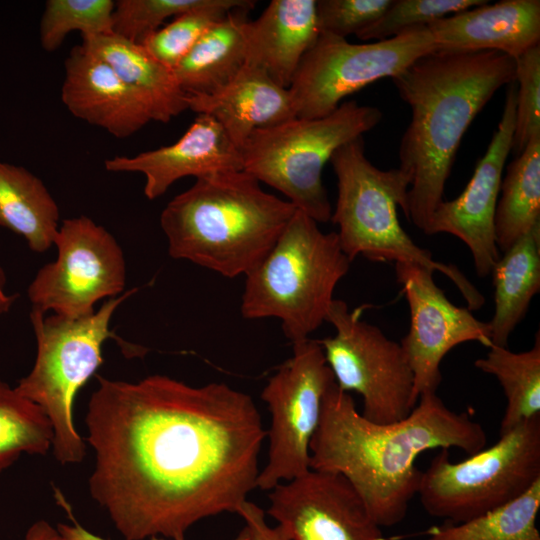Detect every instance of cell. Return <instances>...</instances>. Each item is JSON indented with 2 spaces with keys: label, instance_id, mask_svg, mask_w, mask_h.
<instances>
[{
  "label": "cell",
  "instance_id": "5b68a950",
  "mask_svg": "<svg viewBox=\"0 0 540 540\" xmlns=\"http://www.w3.org/2000/svg\"><path fill=\"white\" fill-rule=\"evenodd\" d=\"M363 136L335 150L330 158L338 196L331 219L345 255L376 262L413 263L440 272L458 288L469 310L481 308L483 295L454 265L438 262L401 227L397 207L407 215L410 179L398 168L381 170L365 156Z\"/></svg>",
  "mask_w": 540,
  "mask_h": 540
},
{
  "label": "cell",
  "instance_id": "f546056e",
  "mask_svg": "<svg viewBox=\"0 0 540 540\" xmlns=\"http://www.w3.org/2000/svg\"><path fill=\"white\" fill-rule=\"evenodd\" d=\"M255 4L252 0H208L206 4L175 17L148 35L141 44L158 62L173 71L214 23L231 11H249Z\"/></svg>",
  "mask_w": 540,
  "mask_h": 540
},
{
  "label": "cell",
  "instance_id": "1f68e13d",
  "mask_svg": "<svg viewBox=\"0 0 540 540\" xmlns=\"http://www.w3.org/2000/svg\"><path fill=\"white\" fill-rule=\"evenodd\" d=\"M486 0H393L375 22L356 37L362 41H381L404 30L428 24L486 3Z\"/></svg>",
  "mask_w": 540,
  "mask_h": 540
},
{
  "label": "cell",
  "instance_id": "d4e9b609",
  "mask_svg": "<svg viewBox=\"0 0 540 540\" xmlns=\"http://www.w3.org/2000/svg\"><path fill=\"white\" fill-rule=\"evenodd\" d=\"M59 218V207L39 177L0 161V226L24 238L33 252L44 253L54 245Z\"/></svg>",
  "mask_w": 540,
  "mask_h": 540
},
{
  "label": "cell",
  "instance_id": "f35d334b",
  "mask_svg": "<svg viewBox=\"0 0 540 540\" xmlns=\"http://www.w3.org/2000/svg\"><path fill=\"white\" fill-rule=\"evenodd\" d=\"M6 274L4 269L0 266V317L6 314L18 298V294H8L6 291Z\"/></svg>",
  "mask_w": 540,
  "mask_h": 540
},
{
  "label": "cell",
  "instance_id": "ba28073f",
  "mask_svg": "<svg viewBox=\"0 0 540 540\" xmlns=\"http://www.w3.org/2000/svg\"><path fill=\"white\" fill-rule=\"evenodd\" d=\"M382 116L377 107L344 101L325 117H296L257 130L240 149L243 171L281 192L317 223H326L332 207L322 182L324 165L337 148L373 129Z\"/></svg>",
  "mask_w": 540,
  "mask_h": 540
},
{
  "label": "cell",
  "instance_id": "83f0119b",
  "mask_svg": "<svg viewBox=\"0 0 540 540\" xmlns=\"http://www.w3.org/2000/svg\"><path fill=\"white\" fill-rule=\"evenodd\" d=\"M540 480L511 502L465 522L432 528L426 540H540Z\"/></svg>",
  "mask_w": 540,
  "mask_h": 540
},
{
  "label": "cell",
  "instance_id": "7a4b0ae2",
  "mask_svg": "<svg viewBox=\"0 0 540 540\" xmlns=\"http://www.w3.org/2000/svg\"><path fill=\"white\" fill-rule=\"evenodd\" d=\"M418 400L405 419L377 424L335 382L310 442V469L344 476L380 527L405 518L418 493L423 471L415 463L422 452L454 447L473 455L486 446L485 430L467 413L450 410L436 393Z\"/></svg>",
  "mask_w": 540,
  "mask_h": 540
},
{
  "label": "cell",
  "instance_id": "4dcf8cb0",
  "mask_svg": "<svg viewBox=\"0 0 540 540\" xmlns=\"http://www.w3.org/2000/svg\"><path fill=\"white\" fill-rule=\"evenodd\" d=\"M112 0H48L40 20V43L54 52L66 36L79 31L81 36L112 33Z\"/></svg>",
  "mask_w": 540,
  "mask_h": 540
},
{
  "label": "cell",
  "instance_id": "d6986e66",
  "mask_svg": "<svg viewBox=\"0 0 540 540\" xmlns=\"http://www.w3.org/2000/svg\"><path fill=\"white\" fill-rule=\"evenodd\" d=\"M437 48L495 50L514 60L540 43V1L502 0L427 25Z\"/></svg>",
  "mask_w": 540,
  "mask_h": 540
},
{
  "label": "cell",
  "instance_id": "e575fe53",
  "mask_svg": "<svg viewBox=\"0 0 540 540\" xmlns=\"http://www.w3.org/2000/svg\"><path fill=\"white\" fill-rule=\"evenodd\" d=\"M393 0H316L320 33L346 38L357 34L389 8Z\"/></svg>",
  "mask_w": 540,
  "mask_h": 540
},
{
  "label": "cell",
  "instance_id": "e0dca14e",
  "mask_svg": "<svg viewBox=\"0 0 540 540\" xmlns=\"http://www.w3.org/2000/svg\"><path fill=\"white\" fill-rule=\"evenodd\" d=\"M109 172L141 173L144 195L161 197L176 181L187 176L196 179L243 170L240 149L211 116L198 114L175 143L134 156H114L105 160Z\"/></svg>",
  "mask_w": 540,
  "mask_h": 540
},
{
  "label": "cell",
  "instance_id": "2e32d148",
  "mask_svg": "<svg viewBox=\"0 0 540 540\" xmlns=\"http://www.w3.org/2000/svg\"><path fill=\"white\" fill-rule=\"evenodd\" d=\"M516 82L509 84L503 113L483 157L463 192L442 201L433 212L426 234L448 233L469 248L478 276L491 274L499 260L494 216L506 159L512 151L516 112Z\"/></svg>",
  "mask_w": 540,
  "mask_h": 540
},
{
  "label": "cell",
  "instance_id": "44dd1931",
  "mask_svg": "<svg viewBox=\"0 0 540 540\" xmlns=\"http://www.w3.org/2000/svg\"><path fill=\"white\" fill-rule=\"evenodd\" d=\"M187 104L214 118L239 149L255 131L296 118L289 90L249 65L211 94L187 95Z\"/></svg>",
  "mask_w": 540,
  "mask_h": 540
},
{
  "label": "cell",
  "instance_id": "603a6c76",
  "mask_svg": "<svg viewBox=\"0 0 540 540\" xmlns=\"http://www.w3.org/2000/svg\"><path fill=\"white\" fill-rule=\"evenodd\" d=\"M246 10H234L214 23L174 68L187 95H207L229 83L246 64Z\"/></svg>",
  "mask_w": 540,
  "mask_h": 540
},
{
  "label": "cell",
  "instance_id": "8992f818",
  "mask_svg": "<svg viewBox=\"0 0 540 540\" xmlns=\"http://www.w3.org/2000/svg\"><path fill=\"white\" fill-rule=\"evenodd\" d=\"M350 263L337 233L322 232L313 218L297 210L262 261L245 275L241 314L277 318L292 344L305 341L325 321Z\"/></svg>",
  "mask_w": 540,
  "mask_h": 540
},
{
  "label": "cell",
  "instance_id": "836d02e7",
  "mask_svg": "<svg viewBox=\"0 0 540 540\" xmlns=\"http://www.w3.org/2000/svg\"><path fill=\"white\" fill-rule=\"evenodd\" d=\"M516 112L512 150L519 154L540 136V44L515 59Z\"/></svg>",
  "mask_w": 540,
  "mask_h": 540
},
{
  "label": "cell",
  "instance_id": "7c38bea8",
  "mask_svg": "<svg viewBox=\"0 0 540 540\" xmlns=\"http://www.w3.org/2000/svg\"><path fill=\"white\" fill-rule=\"evenodd\" d=\"M335 383L317 340L293 344V352L269 378L261 392L271 414L269 446L257 487L277 484L310 470V442L319 425L323 399Z\"/></svg>",
  "mask_w": 540,
  "mask_h": 540
},
{
  "label": "cell",
  "instance_id": "f1b7e54d",
  "mask_svg": "<svg viewBox=\"0 0 540 540\" xmlns=\"http://www.w3.org/2000/svg\"><path fill=\"white\" fill-rule=\"evenodd\" d=\"M53 428L44 411L0 378V473L21 455H46Z\"/></svg>",
  "mask_w": 540,
  "mask_h": 540
},
{
  "label": "cell",
  "instance_id": "74e56055",
  "mask_svg": "<svg viewBox=\"0 0 540 540\" xmlns=\"http://www.w3.org/2000/svg\"><path fill=\"white\" fill-rule=\"evenodd\" d=\"M24 540H59V535L56 527L41 519L28 528Z\"/></svg>",
  "mask_w": 540,
  "mask_h": 540
},
{
  "label": "cell",
  "instance_id": "cb8c5ba5",
  "mask_svg": "<svg viewBox=\"0 0 540 540\" xmlns=\"http://www.w3.org/2000/svg\"><path fill=\"white\" fill-rule=\"evenodd\" d=\"M503 254L491 272L495 309L488 324L492 345L507 347L510 334L540 290V223Z\"/></svg>",
  "mask_w": 540,
  "mask_h": 540
},
{
  "label": "cell",
  "instance_id": "9c48e42d",
  "mask_svg": "<svg viewBox=\"0 0 540 540\" xmlns=\"http://www.w3.org/2000/svg\"><path fill=\"white\" fill-rule=\"evenodd\" d=\"M538 480L540 416L461 462L441 449L422 472L417 494L429 515L457 524L511 502Z\"/></svg>",
  "mask_w": 540,
  "mask_h": 540
},
{
  "label": "cell",
  "instance_id": "4fadbf2b",
  "mask_svg": "<svg viewBox=\"0 0 540 540\" xmlns=\"http://www.w3.org/2000/svg\"><path fill=\"white\" fill-rule=\"evenodd\" d=\"M54 245L56 259L41 267L28 286L32 308L76 319L94 313L99 301L124 293V253L103 226L84 215L64 219Z\"/></svg>",
  "mask_w": 540,
  "mask_h": 540
},
{
  "label": "cell",
  "instance_id": "7402d4cb",
  "mask_svg": "<svg viewBox=\"0 0 540 540\" xmlns=\"http://www.w3.org/2000/svg\"><path fill=\"white\" fill-rule=\"evenodd\" d=\"M81 37V46L114 70L147 107L153 121L167 123L188 109L187 94L180 89L173 71L142 44L113 33Z\"/></svg>",
  "mask_w": 540,
  "mask_h": 540
},
{
  "label": "cell",
  "instance_id": "8d00e7d4",
  "mask_svg": "<svg viewBox=\"0 0 540 540\" xmlns=\"http://www.w3.org/2000/svg\"><path fill=\"white\" fill-rule=\"evenodd\" d=\"M54 495L56 502L66 512L71 521V523L57 524L56 529L58 531L59 540H109L90 532L76 520L69 502L58 488L54 489ZM151 540L164 539L151 538ZM234 540H248L245 530L242 529Z\"/></svg>",
  "mask_w": 540,
  "mask_h": 540
},
{
  "label": "cell",
  "instance_id": "8fae6325",
  "mask_svg": "<svg viewBox=\"0 0 540 540\" xmlns=\"http://www.w3.org/2000/svg\"><path fill=\"white\" fill-rule=\"evenodd\" d=\"M435 49L427 26L366 44L320 33L288 88L295 115L305 119L325 117L349 95L379 79L394 77Z\"/></svg>",
  "mask_w": 540,
  "mask_h": 540
},
{
  "label": "cell",
  "instance_id": "6da1fadb",
  "mask_svg": "<svg viewBox=\"0 0 540 540\" xmlns=\"http://www.w3.org/2000/svg\"><path fill=\"white\" fill-rule=\"evenodd\" d=\"M97 381L85 417L89 492L125 540H185L197 522L238 513L266 438L251 396L162 374Z\"/></svg>",
  "mask_w": 540,
  "mask_h": 540
},
{
  "label": "cell",
  "instance_id": "3957f363",
  "mask_svg": "<svg viewBox=\"0 0 540 540\" xmlns=\"http://www.w3.org/2000/svg\"><path fill=\"white\" fill-rule=\"evenodd\" d=\"M391 79L411 108L398 153L410 179L406 218L425 233L466 130L498 89L515 82V60L495 50L437 48Z\"/></svg>",
  "mask_w": 540,
  "mask_h": 540
},
{
  "label": "cell",
  "instance_id": "ffe728a7",
  "mask_svg": "<svg viewBox=\"0 0 540 540\" xmlns=\"http://www.w3.org/2000/svg\"><path fill=\"white\" fill-rule=\"evenodd\" d=\"M245 35V65L264 71L288 89L320 35L316 0H272L257 19H248Z\"/></svg>",
  "mask_w": 540,
  "mask_h": 540
},
{
  "label": "cell",
  "instance_id": "d590c367",
  "mask_svg": "<svg viewBox=\"0 0 540 540\" xmlns=\"http://www.w3.org/2000/svg\"><path fill=\"white\" fill-rule=\"evenodd\" d=\"M237 514L243 519L248 540H288L277 526L267 523L265 511L255 503L247 500Z\"/></svg>",
  "mask_w": 540,
  "mask_h": 540
},
{
  "label": "cell",
  "instance_id": "30bf717a",
  "mask_svg": "<svg viewBox=\"0 0 540 540\" xmlns=\"http://www.w3.org/2000/svg\"><path fill=\"white\" fill-rule=\"evenodd\" d=\"M363 308L350 310L334 299L325 321L335 334L317 340L337 386L362 396L363 417L390 424L408 417L417 405L414 377L400 343L362 320Z\"/></svg>",
  "mask_w": 540,
  "mask_h": 540
},
{
  "label": "cell",
  "instance_id": "ac0fdd59",
  "mask_svg": "<svg viewBox=\"0 0 540 540\" xmlns=\"http://www.w3.org/2000/svg\"><path fill=\"white\" fill-rule=\"evenodd\" d=\"M64 68L61 100L74 117L117 138L129 137L153 121L114 70L81 44L71 49Z\"/></svg>",
  "mask_w": 540,
  "mask_h": 540
},
{
  "label": "cell",
  "instance_id": "484cf974",
  "mask_svg": "<svg viewBox=\"0 0 540 540\" xmlns=\"http://www.w3.org/2000/svg\"><path fill=\"white\" fill-rule=\"evenodd\" d=\"M494 216L498 250L505 252L540 223V136L533 137L506 169Z\"/></svg>",
  "mask_w": 540,
  "mask_h": 540
},
{
  "label": "cell",
  "instance_id": "52a82bcc",
  "mask_svg": "<svg viewBox=\"0 0 540 540\" xmlns=\"http://www.w3.org/2000/svg\"><path fill=\"white\" fill-rule=\"evenodd\" d=\"M136 290L106 300L86 317L46 316L35 308L30 312L36 357L31 371L15 389L48 417L54 433L52 454L62 465L78 464L85 458V439L74 425L73 402L103 362L102 346L114 337L110 330L112 316Z\"/></svg>",
  "mask_w": 540,
  "mask_h": 540
},
{
  "label": "cell",
  "instance_id": "277c9868",
  "mask_svg": "<svg viewBox=\"0 0 540 540\" xmlns=\"http://www.w3.org/2000/svg\"><path fill=\"white\" fill-rule=\"evenodd\" d=\"M297 211L247 172L197 178L163 209L160 225L172 258L234 278L266 256Z\"/></svg>",
  "mask_w": 540,
  "mask_h": 540
},
{
  "label": "cell",
  "instance_id": "d6a6232c",
  "mask_svg": "<svg viewBox=\"0 0 540 540\" xmlns=\"http://www.w3.org/2000/svg\"><path fill=\"white\" fill-rule=\"evenodd\" d=\"M208 0H118L112 15V33L139 43L171 17L206 4Z\"/></svg>",
  "mask_w": 540,
  "mask_h": 540
},
{
  "label": "cell",
  "instance_id": "9a60e30c",
  "mask_svg": "<svg viewBox=\"0 0 540 540\" xmlns=\"http://www.w3.org/2000/svg\"><path fill=\"white\" fill-rule=\"evenodd\" d=\"M267 514L288 540H385L363 499L338 473L310 469L270 490Z\"/></svg>",
  "mask_w": 540,
  "mask_h": 540
},
{
  "label": "cell",
  "instance_id": "5bb4252c",
  "mask_svg": "<svg viewBox=\"0 0 540 540\" xmlns=\"http://www.w3.org/2000/svg\"><path fill=\"white\" fill-rule=\"evenodd\" d=\"M395 268L410 309L409 331L400 345L419 399L436 393L442 381L441 361L452 348L469 341L489 348L491 330L471 310L454 305L436 285L430 269L413 263H395Z\"/></svg>",
  "mask_w": 540,
  "mask_h": 540
},
{
  "label": "cell",
  "instance_id": "4316f807",
  "mask_svg": "<svg viewBox=\"0 0 540 540\" xmlns=\"http://www.w3.org/2000/svg\"><path fill=\"white\" fill-rule=\"evenodd\" d=\"M484 373L497 378L507 406L500 424V435L540 416V334H535L531 349L512 352L491 345L485 357L474 363Z\"/></svg>",
  "mask_w": 540,
  "mask_h": 540
}]
</instances>
